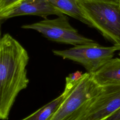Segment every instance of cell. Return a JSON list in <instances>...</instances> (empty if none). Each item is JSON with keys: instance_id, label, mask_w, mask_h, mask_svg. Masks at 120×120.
<instances>
[{"instance_id": "9", "label": "cell", "mask_w": 120, "mask_h": 120, "mask_svg": "<svg viewBox=\"0 0 120 120\" xmlns=\"http://www.w3.org/2000/svg\"><path fill=\"white\" fill-rule=\"evenodd\" d=\"M51 5L63 14L69 15L90 27L92 25L82 13L77 0H48Z\"/></svg>"}, {"instance_id": "3", "label": "cell", "mask_w": 120, "mask_h": 120, "mask_svg": "<svg viewBox=\"0 0 120 120\" xmlns=\"http://www.w3.org/2000/svg\"><path fill=\"white\" fill-rule=\"evenodd\" d=\"M82 13L107 40L120 46V0H77Z\"/></svg>"}, {"instance_id": "12", "label": "cell", "mask_w": 120, "mask_h": 120, "mask_svg": "<svg viewBox=\"0 0 120 120\" xmlns=\"http://www.w3.org/2000/svg\"><path fill=\"white\" fill-rule=\"evenodd\" d=\"M104 120H120V107Z\"/></svg>"}, {"instance_id": "2", "label": "cell", "mask_w": 120, "mask_h": 120, "mask_svg": "<svg viewBox=\"0 0 120 120\" xmlns=\"http://www.w3.org/2000/svg\"><path fill=\"white\" fill-rule=\"evenodd\" d=\"M102 88L94 81L92 74L88 72L76 81L67 77L64 90L66 95L50 120H77Z\"/></svg>"}, {"instance_id": "13", "label": "cell", "mask_w": 120, "mask_h": 120, "mask_svg": "<svg viewBox=\"0 0 120 120\" xmlns=\"http://www.w3.org/2000/svg\"><path fill=\"white\" fill-rule=\"evenodd\" d=\"M119 55L120 56V52H119Z\"/></svg>"}, {"instance_id": "6", "label": "cell", "mask_w": 120, "mask_h": 120, "mask_svg": "<svg viewBox=\"0 0 120 120\" xmlns=\"http://www.w3.org/2000/svg\"><path fill=\"white\" fill-rule=\"evenodd\" d=\"M120 107V83L103 86L77 120H104Z\"/></svg>"}, {"instance_id": "10", "label": "cell", "mask_w": 120, "mask_h": 120, "mask_svg": "<svg viewBox=\"0 0 120 120\" xmlns=\"http://www.w3.org/2000/svg\"><path fill=\"white\" fill-rule=\"evenodd\" d=\"M66 93L63 91L57 98L21 120H50L61 103Z\"/></svg>"}, {"instance_id": "1", "label": "cell", "mask_w": 120, "mask_h": 120, "mask_svg": "<svg viewBox=\"0 0 120 120\" xmlns=\"http://www.w3.org/2000/svg\"><path fill=\"white\" fill-rule=\"evenodd\" d=\"M26 50L8 33L0 40V119L7 120L19 93L29 82Z\"/></svg>"}, {"instance_id": "4", "label": "cell", "mask_w": 120, "mask_h": 120, "mask_svg": "<svg viewBox=\"0 0 120 120\" xmlns=\"http://www.w3.org/2000/svg\"><path fill=\"white\" fill-rule=\"evenodd\" d=\"M21 27L38 31L48 40L57 43L74 46L97 43L80 34L71 25L67 15L64 14L55 19L46 18L35 23L23 25Z\"/></svg>"}, {"instance_id": "11", "label": "cell", "mask_w": 120, "mask_h": 120, "mask_svg": "<svg viewBox=\"0 0 120 120\" xmlns=\"http://www.w3.org/2000/svg\"><path fill=\"white\" fill-rule=\"evenodd\" d=\"M22 0H0V15L15 7Z\"/></svg>"}, {"instance_id": "8", "label": "cell", "mask_w": 120, "mask_h": 120, "mask_svg": "<svg viewBox=\"0 0 120 120\" xmlns=\"http://www.w3.org/2000/svg\"><path fill=\"white\" fill-rule=\"evenodd\" d=\"M92 74L94 81L100 86L120 83V59H111Z\"/></svg>"}, {"instance_id": "7", "label": "cell", "mask_w": 120, "mask_h": 120, "mask_svg": "<svg viewBox=\"0 0 120 120\" xmlns=\"http://www.w3.org/2000/svg\"><path fill=\"white\" fill-rule=\"evenodd\" d=\"M52 15L60 16L63 14L54 8L48 0H22L15 7L0 15V19L22 15H36L46 19Z\"/></svg>"}, {"instance_id": "5", "label": "cell", "mask_w": 120, "mask_h": 120, "mask_svg": "<svg viewBox=\"0 0 120 120\" xmlns=\"http://www.w3.org/2000/svg\"><path fill=\"white\" fill-rule=\"evenodd\" d=\"M120 50V46H103L98 42L83 45L63 50H53L56 56L68 59L82 65L90 74H93L112 58L116 51Z\"/></svg>"}]
</instances>
